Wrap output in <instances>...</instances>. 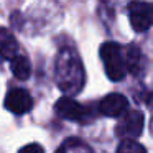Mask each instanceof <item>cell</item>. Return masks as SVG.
Segmentation results:
<instances>
[{
	"label": "cell",
	"mask_w": 153,
	"mask_h": 153,
	"mask_svg": "<svg viewBox=\"0 0 153 153\" xmlns=\"http://www.w3.org/2000/svg\"><path fill=\"white\" fill-rule=\"evenodd\" d=\"M58 86L63 92L76 94L84 86V69L81 59L71 50H63L56 61Z\"/></svg>",
	"instance_id": "obj_1"
},
{
	"label": "cell",
	"mask_w": 153,
	"mask_h": 153,
	"mask_svg": "<svg viewBox=\"0 0 153 153\" xmlns=\"http://www.w3.org/2000/svg\"><path fill=\"white\" fill-rule=\"evenodd\" d=\"M130 10V23L132 28L138 33L146 31L153 25V5L142 4V2H133L128 5Z\"/></svg>",
	"instance_id": "obj_5"
},
{
	"label": "cell",
	"mask_w": 153,
	"mask_h": 153,
	"mask_svg": "<svg viewBox=\"0 0 153 153\" xmlns=\"http://www.w3.org/2000/svg\"><path fill=\"white\" fill-rule=\"evenodd\" d=\"M0 50H2V56L4 59H13L15 56H18V43L15 40V36L7 30V28H0Z\"/></svg>",
	"instance_id": "obj_8"
},
{
	"label": "cell",
	"mask_w": 153,
	"mask_h": 153,
	"mask_svg": "<svg viewBox=\"0 0 153 153\" xmlns=\"http://www.w3.org/2000/svg\"><path fill=\"white\" fill-rule=\"evenodd\" d=\"M5 107L12 114H15V115H22V114H27L28 110H31L33 99L28 94V91L17 87V89H12L7 94V97H5Z\"/></svg>",
	"instance_id": "obj_6"
},
{
	"label": "cell",
	"mask_w": 153,
	"mask_h": 153,
	"mask_svg": "<svg viewBox=\"0 0 153 153\" xmlns=\"http://www.w3.org/2000/svg\"><path fill=\"white\" fill-rule=\"evenodd\" d=\"M10 68H12V73L17 79L20 81H25L30 77L31 74V66H30V61L27 59L25 56H15L13 59L10 61Z\"/></svg>",
	"instance_id": "obj_9"
},
{
	"label": "cell",
	"mask_w": 153,
	"mask_h": 153,
	"mask_svg": "<svg viewBox=\"0 0 153 153\" xmlns=\"http://www.w3.org/2000/svg\"><path fill=\"white\" fill-rule=\"evenodd\" d=\"M145 117L140 110H128L123 117H120V122L117 125V137L122 140H133L142 135Z\"/></svg>",
	"instance_id": "obj_4"
},
{
	"label": "cell",
	"mask_w": 153,
	"mask_h": 153,
	"mask_svg": "<svg viewBox=\"0 0 153 153\" xmlns=\"http://www.w3.org/2000/svg\"><path fill=\"white\" fill-rule=\"evenodd\" d=\"M100 59L105 68V74L110 81L117 82L122 81L125 77V74L128 73L125 66V54L122 53V48L117 43H104L100 46Z\"/></svg>",
	"instance_id": "obj_2"
},
{
	"label": "cell",
	"mask_w": 153,
	"mask_h": 153,
	"mask_svg": "<svg viewBox=\"0 0 153 153\" xmlns=\"http://www.w3.org/2000/svg\"><path fill=\"white\" fill-rule=\"evenodd\" d=\"M18 153H45V150H43V146L38 145V143H28L23 148H20Z\"/></svg>",
	"instance_id": "obj_12"
},
{
	"label": "cell",
	"mask_w": 153,
	"mask_h": 153,
	"mask_svg": "<svg viewBox=\"0 0 153 153\" xmlns=\"http://www.w3.org/2000/svg\"><path fill=\"white\" fill-rule=\"evenodd\" d=\"M128 109V100L122 94H109L99 104V112L105 117H123Z\"/></svg>",
	"instance_id": "obj_7"
},
{
	"label": "cell",
	"mask_w": 153,
	"mask_h": 153,
	"mask_svg": "<svg viewBox=\"0 0 153 153\" xmlns=\"http://www.w3.org/2000/svg\"><path fill=\"white\" fill-rule=\"evenodd\" d=\"M117 153H146V150L135 140H122Z\"/></svg>",
	"instance_id": "obj_11"
},
{
	"label": "cell",
	"mask_w": 153,
	"mask_h": 153,
	"mask_svg": "<svg viewBox=\"0 0 153 153\" xmlns=\"http://www.w3.org/2000/svg\"><path fill=\"white\" fill-rule=\"evenodd\" d=\"M54 107H56V112L61 117H64L68 120H73V122L86 123L94 119V110L91 107L82 105V104L76 102L71 97H61V99H58Z\"/></svg>",
	"instance_id": "obj_3"
},
{
	"label": "cell",
	"mask_w": 153,
	"mask_h": 153,
	"mask_svg": "<svg viewBox=\"0 0 153 153\" xmlns=\"http://www.w3.org/2000/svg\"><path fill=\"white\" fill-rule=\"evenodd\" d=\"M125 66L132 74H138L142 69V53L135 45H130L125 51Z\"/></svg>",
	"instance_id": "obj_10"
}]
</instances>
